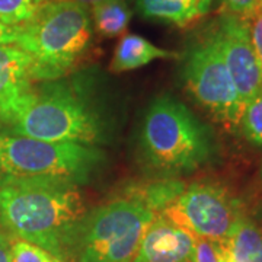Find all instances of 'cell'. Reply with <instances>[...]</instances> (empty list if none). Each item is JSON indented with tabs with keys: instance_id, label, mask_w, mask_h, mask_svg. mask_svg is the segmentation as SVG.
<instances>
[{
	"instance_id": "cell-20",
	"label": "cell",
	"mask_w": 262,
	"mask_h": 262,
	"mask_svg": "<svg viewBox=\"0 0 262 262\" xmlns=\"http://www.w3.org/2000/svg\"><path fill=\"white\" fill-rule=\"evenodd\" d=\"M249 28V35H251V41H252L253 50L256 58L259 61L262 70V3L253 10L251 13V16L248 19H245Z\"/></svg>"
},
{
	"instance_id": "cell-1",
	"label": "cell",
	"mask_w": 262,
	"mask_h": 262,
	"mask_svg": "<svg viewBox=\"0 0 262 262\" xmlns=\"http://www.w3.org/2000/svg\"><path fill=\"white\" fill-rule=\"evenodd\" d=\"M108 92L96 67L38 82L0 128L50 143L111 144L120 115Z\"/></svg>"
},
{
	"instance_id": "cell-7",
	"label": "cell",
	"mask_w": 262,
	"mask_h": 262,
	"mask_svg": "<svg viewBox=\"0 0 262 262\" xmlns=\"http://www.w3.org/2000/svg\"><path fill=\"white\" fill-rule=\"evenodd\" d=\"M182 80L195 102L217 121L229 128L239 127L244 105L226 67L215 24L187 48L182 61Z\"/></svg>"
},
{
	"instance_id": "cell-8",
	"label": "cell",
	"mask_w": 262,
	"mask_h": 262,
	"mask_svg": "<svg viewBox=\"0 0 262 262\" xmlns=\"http://www.w3.org/2000/svg\"><path fill=\"white\" fill-rule=\"evenodd\" d=\"M163 213L195 237L213 242H225L245 215L241 201L215 181L192 182Z\"/></svg>"
},
{
	"instance_id": "cell-11",
	"label": "cell",
	"mask_w": 262,
	"mask_h": 262,
	"mask_svg": "<svg viewBox=\"0 0 262 262\" xmlns=\"http://www.w3.org/2000/svg\"><path fill=\"white\" fill-rule=\"evenodd\" d=\"M34 60L18 46H0V125L10 118L34 88Z\"/></svg>"
},
{
	"instance_id": "cell-18",
	"label": "cell",
	"mask_w": 262,
	"mask_h": 262,
	"mask_svg": "<svg viewBox=\"0 0 262 262\" xmlns=\"http://www.w3.org/2000/svg\"><path fill=\"white\" fill-rule=\"evenodd\" d=\"M44 0H0V22L19 27L34 16Z\"/></svg>"
},
{
	"instance_id": "cell-27",
	"label": "cell",
	"mask_w": 262,
	"mask_h": 262,
	"mask_svg": "<svg viewBox=\"0 0 262 262\" xmlns=\"http://www.w3.org/2000/svg\"><path fill=\"white\" fill-rule=\"evenodd\" d=\"M261 177H262V169H261Z\"/></svg>"
},
{
	"instance_id": "cell-13",
	"label": "cell",
	"mask_w": 262,
	"mask_h": 262,
	"mask_svg": "<svg viewBox=\"0 0 262 262\" xmlns=\"http://www.w3.org/2000/svg\"><path fill=\"white\" fill-rule=\"evenodd\" d=\"M175 57V53L155 46L144 37L127 34L117 44L110 69L114 73H124L147 66L155 60H168Z\"/></svg>"
},
{
	"instance_id": "cell-17",
	"label": "cell",
	"mask_w": 262,
	"mask_h": 262,
	"mask_svg": "<svg viewBox=\"0 0 262 262\" xmlns=\"http://www.w3.org/2000/svg\"><path fill=\"white\" fill-rule=\"evenodd\" d=\"M239 127L246 140L262 147V89L244 106Z\"/></svg>"
},
{
	"instance_id": "cell-14",
	"label": "cell",
	"mask_w": 262,
	"mask_h": 262,
	"mask_svg": "<svg viewBox=\"0 0 262 262\" xmlns=\"http://www.w3.org/2000/svg\"><path fill=\"white\" fill-rule=\"evenodd\" d=\"M226 255L234 262H262V229L244 215L225 242Z\"/></svg>"
},
{
	"instance_id": "cell-16",
	"label": "cell",
	"mask_w": 262,
	"mask_h": 262,
	"mask_svg": "<svg viewBox=\"0 0 262 262\" xmlns=\"http://www.w3.org/2000/svg\"><path fill=\"white\" fill-rule=\"evenodd\" d=\"M133 16L127 0H102L92 6V19L96 32L103 38L120 37Z\"/></svg>"
},
{
	"instance_id": "cell-5",
	"label": "cell",
	"mask_w": 262,
	"mask_h": 262,
	"mask_svg": "<svg viewBox=\"0 0 262 262\" xmlns=\"http://www.w3.org/2000/svg\"><path fill=\"white\" fill-rule=\"evenodd\" d=\"M101 147L50 143L0 128V187L20 182L84 185L105 168Z\"/></svg>"
},
{
	"instance_id": "cell-4",
	"label": "cell",
	"mask_w": 262,
	"mask_h": 262,
	"mask_svg": "<svg viewBox=\"0 0 262 262\" xmlns=\"http://www.w3.org/2000/svg\"><path fill=\"white\" fill-rule=\"evenodd\" d=\"M92 18L72 0H44L34 16L18 27L19 48L34 60V82L70 75L92 42Z\"/></svg>"
},
{
	"instance_id": "cell-24",
	"label": "cell",
	"mask_w": 262,
	"mask_h": 262,
	"mask_svg": "<svg viewBox=\"0 0 262 262\" xmlns=\"http://www.w3.org/2000/svg\"><path fill=\"white\" fill-rule=\"evenodd\" d=\"M18 39V27H9L0 22V46L16 44Z\"/></svg>"
},
{
	"instance_id": "cell-23",
	"label": "cell",
	"mask_w": 262,
	"mask_h": 262,
	"mask_svg": "<svg viewBox=\"0 0 262 262\" xmlns=\"http://www.w3.org/2000/svg\"><path fill=\"white\" fill-rule=\"evenodd\" d=\"M12 242L13 237L0 229V262H12Z\"/></svg>"
},
{
	"instance_id": "cell-2",
	"label": "cell",
	"mask_w": 262,
	"mask_h": 262,
	"mask_svg": "<svg viewBox=\"0 0 262 262\" xmlns=\"http://www.w3.org/2000/svg\"><path fill=\"white\" fill-rule=\"evenodd\" d=\"M86 214L83 195L76 184L20 182L0 187V229L63 262L73 261Z\"/></svg>"
},
{
	"instance_id": "cell-10",
	"label": "cell",
	"mask_w": 262,
	"mask_h": 262,
	"mask_svg": "<svg viewBox=\"0 0 262 262\" xmlns=\"http://www.w3.org/2000/svg\"><path fill=\"white\" fill-rule=\"evenodd\" d=\"M195 236L160 211L141 237L133 262H192Z\"/></svg>"
},
{
	"instance_id": "cell-3",
	"label": "cell",
	"mask_w": 262,
	"mask_h": 262,
	"mask_svg": "<svg viewBox=\"0 0 262 262\" xmlns=\"http://www.w3.org/2000/svg\"><path fill=\"white\" fill-rule=\"evenodd\" d=\"M141 162L160 178H177L211 163L214 133L185 103L168 94L156 96L139 131Z\"/></svg>"
},
{
	"instance_id": "cell-9",
	"label": "cell",
	"mask_w": 262,
	"mask_h": 262,
	"mask_svg": "<svg viewBox=\"0 0 262 262\" xmlns=\"http://www.w3.org/2000/svg\"><path fill=\"white\" fill-rule=\"evenodd\" d=\"M215 27L226 67L245 106L262 89V70L253 50L248 24L239 16L222 12L220 18L215 20Z\"/></svg>"
},
{
	"instance_id": "cell-12",
	"label": "cell",
	"mask_w": 262,
	"mask_h": 262,
	"mask_svg": "<svg viewBox=\"0 0 262 262\" xmlns=\"http://www.w3.org/2000/svg\"><path fill=\"white\" fill-rule=\"evenodd\" d=\"M214 0H136L141 16L170 24L179 28L204 18Z\"/></svg>"
},
{
	"instance_id": "cell-25",
	"label": "cell",
	"mask_w": 262,
	"mask_h": 262,
	"mask_svg": "<svg viewBox=\"0 0 262 262\" xmlns=\"http://www.w3.org/2000/svg\"><path fill=\"white\" fill-rule=\"evenodd\" d=\"M72 2H76L79 5H83V6H94L96 3L102 2V0H72Z\"/></svg>"
},
{
	"instance_id": "cell-22",
	"label": "cell",
	"mask_w": 262,
	"mask_h": 262,
	"mask_svg": "<svg viewBox=\"0 0 262 262\" xmlns=\"http://www.w3.org/2000/svg\"><path fill=\"white\" fill-rule=\"evenodd\" d=\"M223 12L242 19H248L253 10L262 3V0H219Z\"/></svg>"
},
{
	"instance_id": "cell-15",
	"label": "cell",
	"mask_w": 262,
	"mask_h": 262,
	"mask_svg": "<svg viewBox=\"0 0 262 262\" xmlns=\"http://www.w3.org/2000/svg\"><path fill=\"white\" fill-rule=\"evenodd\" d=\"M185 189V182L178 178H160L150 184L131 185L125 195L140 201L156 214L172 206Z\"/></svg>"
},
{
	"instance_id": "cell-21",
	"label": "cell",
	"mask_w": 262,
	"mask_h": 262,
	"mask_svg": "<svg viewBox=\"0 0 262 262\" xmlns=\"http://www.w3.org/2000/svg\"><path fill=\"white\" fill-rule=\"evenodd\" d=\"M192 262H220V244L195 237Z\"/></svg>"
},
{
	"instance_id": "cell-6",
	"label": "cell",
	"mask_w": 262,
	"mask_h": 262,
	"mask_svg": "<svg viewBox=\"0 0 262 262\" xmlns=\"http://www.w3.org/2000/svg\"><path fill=\"white\" fill-rule=\"evenodd\" d=\"M156 213L124 195L84 215L72 262H133Z\"/></svg>"
},
{
	"instance_id": "cell-26",
	"label": "cell",
	"mask_w": 262,
	"mask_h": 262,
	"mask_svg": "<svg viewBox=\"0 0 262 262\" xmlns=\"http://www.w3.org/2000/svg\"><path fill=\"white\" fill-rule=\"evenodd\" d=\"M219 244H220V242H219ZM220 262H234L226 255V252L223 251V248H222V245H220Z\"/></svg>"
},
{
	"instance_id": "cell-19",
	"label": "cell",
	"mask_w": 262,
	"mask_h": 262,
	"mask_svg": "<svg viewBox=\"0 0 262 262\" xmlns=\"http://www.w3.org/2000/svg\"><path fill=\"white\" fill-rule=\"evenodd\" d=\"M12 262H63L37 245L20 239L12 242Z\"/></svg>"
}]
</instances>
